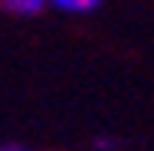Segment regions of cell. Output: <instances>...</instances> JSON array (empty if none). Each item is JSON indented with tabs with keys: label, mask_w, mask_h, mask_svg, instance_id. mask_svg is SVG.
Segmentation results:
<instances>
[{
	"label": "cell",
	"mask_w": 154,
	"mask_h": 151,
	"mask_svg": "<svg viewBox=\"0 0 154 151\" xmlns=\"http://www.w3.org/2000/svg\"><path fill=\"white\" fill-rule=\"evenodd\" d=\"M45 0H0V9L9 12V15H18V18H30L36 12H42Z\"/></svg>",
	"instance_id": "obj_1"
},
{
	"label": "cell",
	"mask_w": 154,
	"mask_h": 151,
	"mask_svg": "<svg viewBox=\"0 0 154 151\" xmlns=\"http://www.w3.org/2000/svg\"><path fill=\"white\" fill-rule=\"evenodd\" d=\"M45 3H51L60 12H69V15H88L100 6V0H45Z\"/></svg>",
	"instance_id": "obj_2"
},
{
	"label": "cell",
	"mask_w": 154,
	"mask_h": 151,
	"mask_svg": "<svg viewBox=\"0 0 154 151\" xmlns=\"http://www.w3.org/2000/svg\"><path fill=\"white\" fill-rule=\"evenodd\" d=\"M0 151H24V148H15V145H0Z\"/></svg>",
	"instance_id": "obj_3"
}]
</instances>
